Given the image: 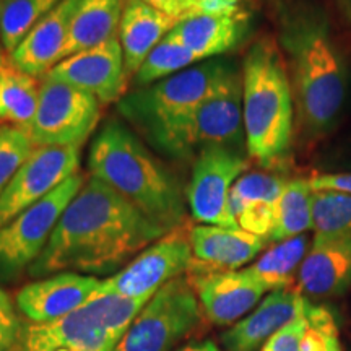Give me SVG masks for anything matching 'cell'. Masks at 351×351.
Returning <instances> with one entry per match:
<instances>
[{"label": "cell", "mask_w": 351, "mask_h": 351, "mask_svg": "<svg viewBox=\"0 0 351 351\" xmlns=\"http://www.w3.org/2000/svg\"><path fill=\"white\" fill-rule=\"evenodd\" d=\"M241 2H243V0H195L194 13H192V16L238 15V13H243Z\"/></svg>", "instance_id": "35"}, {"label": "cell", "mask_w": 351, "mask_h": 351, "mask_svg": "<svg viewBox=\"0 0 351 351\" xmlns=\"http://www.w3.org/2000/svg\"><path fill=\"white\" fill-rule=\"evenodd\" d=\"M313 228V189L309 179L288 181L275 204V226L270 241L296 238Z\"/></svg>", "instance_id": "26"}, {"label": "cell", "mask_w": 351, "mask_h": 351, "mask_svg": "<svg viewBox=\"0 0 351 351\" xmlns=\"http://www.w3.org/2000/svg\"><path fill=\"white\" fill-rule=\"evenodd\" d=\"M176 25L178 21L148 5L145 0H127L117 29L127 77L138 72L148 54Z\"/></svg>", "instance_id": "21"}, {"label": "cell", "mask_w": 351, "mask_h": 351, "mask_svg": "<svg viewBox=\"0 0 351 351\" xmlns=\"http://www.w3.org/2000/svg\"><path fill=\"white\" fill-rule=\"evenodd\" d=\"M313 228L315 232L351 231V195L313 191Z\"/></svg>", "instance_id": "29"}, {"label": "cell", "mask_w": 351, "mask_h": 351, "mask_svg": "<svg viewBox=\"0 0 351 351\" xmlns=\"http://www.w3.org/2000/svg\"><path fill=\"white\" fill-rule=\"evenodd\" d=\"M306 298L298 289H276L257 306L256 311L223 333L228 351H257L283 326L304 313Z\"/></svg>", "instance_id": "20"}, {"label": "cell", "mask_w": 351, "mask_h": 351, "mask_svg": "<svg viewBox=\"0 0 351 351\" xmlns=\"http://www.w3.org/2000/svg\"><path fill=\"white\" fill-rule=\"evenodd\" d=\"M287 182L288 181L278 178V176L261 173V171L243 174L234 182L230 192V207L231 205L249 204V202L276 204Z\"/></svg>", "instance_id": "31"}, {"label": "cell", "mask_w": 351, "mask_h": 351, "mask_svg": "<svg viewBox=\"0 0 351 351\" xmlns=\"http://www.w3.org/2000/svg\"><path fill=\"white\" fill-rule=\"evenodd\" d=\"M245 150L263 168L282 161L295 125V96L282 52L274 39L249 47L243 65Z\"/></svg>", "instance_id": "4"}, {"label": "cell", "mask_w": 351, "mask_h": 351, "mask_svg": "<svg viewBox=\"0 0 351 351\" xmlns=\"http://www.w3.org/2000/svg\"><path fill=\"white\" fill-rule=\"evenodd\" d=\"M103 280L62 271L26 285L16 293L19 311L34 324H47L85 306L99 295Z\"/></svg>", "instance_id": "15"}, {"label": "cell", "mask_w": 351, "mask_h": 351, "mask_svg": "<svg viewBox=\"0 0 351 351\" xmlns=\"http://www.w3.org/2000/svg\"><path fill=\"white\" fill-rule=\"evenodd\" d=\"M205 147L245 148L243 73L232 64L191 116L155 143L158 152L174 160H187Z\"/></svg>", "instance_id": "7"}, {"label": "cell", "mask_w": 351, "mask_h": 351, "mask_svg": "<svg viewBox=\"0 0 351 351\" xmlns=\"http://www.w3.org/2000/svg\"><path fill=\"white\" fill-rule=\"evenodd\" d=\"M335 10L339 13V19L341 23L351 26V0H333Z\"/></svg>", "instance_id": "37"}, {"label": "cell", "mask_w": 351, "mask_h": 351, "mask_svg": "<svg viewBox=\"0 0 351 351\" xmlns=\"http://www.w3.org/2000/svg\"><path fill=\"white\" fill-rule=\"evenodd\" d=\"M21 322L13 309H0V351H8L19 343Z\"/></svg>", "instance_id": "34"}, {"label": "cell", "mask_w": 351, "mask_h": 351, "mask_svg": "<svg viewBox=\"0 0 351 351\" xmlns=\"http://www.w3.org/2000/svg\"><path fill=\"white\" fill-rule=\"evenodd\" d=\"M314 192H339L351 195V171L345 173H322L309 179Z\"/></svg>", "instance_id": "33"}, {"label": "cell", "mask_w": 351, "mask_h": 351, "mask_svg": "<svg viewBox=\"0 0 351 351\" xmlns=\"http://www.w3.org/2000/svg\"><path fill=\"white\" fill-rule=\"evenodd\" d=\"M5 62H7L5 56H3V54H0V67H2V65H3V64H5Z\"/></svg>", "instance_id": "43"}, {"label": "cell", "mask_w": 351, "mask_h": 351, "mask_svg": "<svg viewBox=\"0 0 351 351\" xmlns=\"http://www.w3.org/2000/svg\"><path fill=\"white\" fill-rule=\"evenodd\" d=\"M127 0H78L62 60L117 36Z\"/></svg>", "instance_id": "23"}, {"label": "cell", "mask_w": 351, "mask_h": 351, "mask_svg": "<svg viewBox=\"0 0 351 351\" xmlns=\"http://www.w3.org/2000/svg\"><path fill=\"white\" fill-rule=\"evenodd\" d=\"M8 351H26V350H25V346L21 345V341L19 340V343H16L15 346H13L12 350H8Z\"/></svg>", "instance_id": "41"}, {"label": "cell", "mask_w": 351, "mask_h": 351, "mask_svg": "<svg viewBox=\"0 0 351 351\" xmlns=\"http://www.w3.org/2000/svg\"><path fill=\"white\" fill-rule=\"evenodd\" d=\"M77 5L78 0H62L26 34L8 56V62L33 77L46 75L62 60Z\"/></svg>", "instance_id": "19"}, {"label": "cell", "mask_w": 351, "mask_h": 351, "mask_svg": "<svg viewBox=\"0 0 351 351\" xmlns=\"http://www.w3.org/2000/svg\"><path fill=\"white\" fill-rule=\"evenodd\" d=\"M199 57L189 47L182 46L181 43L166 36L158 46L148 54L142 67L134 75V82L138 88L153 85V83L165 80L171 75L182 72L199 62Z\"/></svg>", "instance_id": "28"}, {"label": "cell", "mask_w": 351, "mask_h": 351, "mask_svg": "<svg viewBox=\"0 0 351 351\" xmlns=\"http://www.w3.org/2000/svg\"><path fill=\"white\" fill-rule=\"evenodd\" d=\"M247 163L243 152L225 147H205L197 153L186 189L189 210L197 223L239 228L230 210V192Z\"/></svg>", "instance_id": "12"}, {"label": "cell", "mask_w": 351, "mask_h": 351, "mask_svg": "<svg viewBox=\"0 0 351 351\" xmlns=\"http://www.w3.org/2000/svg\"><path fill=\"white\" fill-rule=\"evenodd\" d=\"M307 328L306 315L302 313L283 326L278 332H275L265 343L262 345L261 351H301V341Z\"/></svg>", "instance_id": "32"}, {"label": "cell", "mask_w": 351, "mask_h": 351, "mask_svg": "<svg viewBox=\"0 0 351 351\" xmlns=\"http://www.w3.org/2000/svg\"><path fill=\"white\" fill-rule=\"evenodd\" d=\"M230 67L228 60L208 59L122 96L117 109L155 147L166 132L191 116Z\"/></svg>", "instance_id": "6"}, {"label": "cell", "mask_w": 351, "mask_h": 351, "mask_svg": "<svg viewBox=\"0 0 351 351\" xmlns=\"http://www.w3.org/2000/svg\"><path fill=\"white\" fill-rule=\"evenodd\" d=\"M152 296L98 295L85 306L47 324L26 327L20 341L26 351H116Z\"/></svg>", "instance_id": "5"}, {"label": "cell", "mask_w": 351, "mask_h": 351, "mask_svg": "<svg viewBox=\"0 0 351 351\" xmlns=\"http://www.w3.org/2000/svg\"><path fill=\"white\" fill-rule=\"evenodd\" d=\"M56 351H70V350H65V348H62V350H56Z\"/></svg>", "instance_id": "45"}, {"label": "cell", "mask_w": 351, "mask_h": 351, "mask_svg": "<svg viewBox=\"0 0 351 351\" xmlns=\"http://www.w3.org/2000/svg\"><path fill=\"white\" fill-rule=\"evenodd\" d=\"M200 307L217 326H230L256 307L267 289L247 269L189 275Z\"/></svg>", "instance_id": "16"}, {"label": "cell", "mask_w": 351, "mask_h": 351, "mask_svg": "<svg viewBox=\"0 0 351 351\" xmlns=\"http://www.w3.org/2000/svg\"><path fill=\"white\" fill-rule=\"evenodd\" d=\"M62 0H3L0 41L8 56L32 29Z\"/></svg>", "instance_id": "27"}, {"label": "cell", "mask_w": 351, "mask_h": 351, "mask_svg": "<svg viewBox=\"0 0 351 351\" xmlns=\"http://www.w3.org/2000/svg\"><path fill=\"white\" fill-rule=\"evenodd\" d=\"M179 351H221L213 340H202V341H191L186 346H182Z\"/></svg>", "instance_id": "38"}, {"label": "cell", "mask_w": 351, "mask_h": 351, "mask_svg": "<svg viewBox=\"0 0 351 351\" xmlns=\"http://www.w3.org/2000/svg\"><path fill=\"white\" fill-rule=\"evenodd\" d=\"M43 78L62 82L95 96L101 104L121 99L125 91V64L119 38L60 60Z\"/></svg>", "instance_id": "14"}, {"label": "cell", "mask_w": 351, "mask_h": 351, "mask_svg": "<svg viewBox=\"0 0 351 351\" xmlns=\"http://www.w3.org/2000/svg\"><path fill=\"white\" fill-rule=\"evenodd\" d=\"M340 166H341V168H346V169L351 171V155L348 158H345V160L341 161Z\"/></svg>", "instance_id": "40"}, {"label": "cell", "mask_w": 351, "mask_h": 351, "mask_svg": "<svg viewBox=\"0 0 351 351\" xmlns=\"http://www.w3.org/2000/svg\"><path fill=\"white\" fill-rule=\"evenodd\" d=\"M307 244L309 239L306 234L282 241L270 247L247 270L265 287L267 291L291 288L296 270L306 257Z\"/></svg>", "instance_id": "25"}, {"label": "cell", "mask_w": 351, "mask_h": 351, "mask_svg": "<svg viewBox=\"0 0 351 351\" xmlns=\"http://www.w3.org/2000/svg\"><path fill=\"white\" fill-rule=\"evenodd\" d=\"M86 179V174L80 171L0 228V280L7 282L16 278L36 262L65 208L80 192Z\"/></svg>", "instance_id": "9"}, {"label": "cell", "mask_w": 351, "mask_h": 351, "mask_svg": "<svg viewBox=\"0 0 351 351\" xmlns=\"http://www.w3.org/2000/svg\"><path fill=\"white\" fill-rule=\"evenodd\" d=\"M332 351H341V348H340V343H339V345H335V346H333V348H332Z\"/></svg>", "instance_id": "44"}, {"label": "cell", "mask_w": 351, "mask_h": 351, "mask_svg": "<svg viewBox=\"0 0 351 351\" xmlns=\"http://www.w3.org/2000/svg\"><path fill=\"white\" fill-rule=\"evenodd\" d=\"M82 147H34L0 197V228L80 173Z\"/></svg>", "instance_id": "13"}, {"label": "cell", "mask_w": 351, "mask_h": 351, "mask_svg": "<svg viewBox=\"0 0 351 351\" xmlns=\"http://www.w3.org/2000/svg\"><path fill=\"white\" fill-rule=\"evenodd\" d=\"M247 15L238 13L230 16L199 15L179 21L169 36L191 49L200 60L217 59L234 49L244 38Z\"/></svg>", "instance_id": "22"}, {"label": "cell", "mask_w": 351, "mask_h": 351, "mask_svg": "<svg viewBox=\"0 0 351 351\" xmlns=\"http://www.w3.org/2000/svg\"><path fill=\"white\" fill-rule=\"evenodd\" d=\"M166 232L114 189L88 176L28 271L33 278L62 271L111 274Z\"/></svg>", "instance_id": "1"}, {"label": "cell", "mask_w": 351, "mask_h": 351, "mask_svg": "<svg viewBox=\"0 0 351 351\" xmlns=\"http://www.w3.org/2000/svg\"><path fill=\"white\" fill-rule=\"evenodd\" d=\"M282 46L291 60V86L300 124L307 138L335 129L350 99V72L326 12L301 5L283 20Z\"/></svg>", "instance_id": "2"}, {"label": "cell", "mask_w": 351, "mask_h": 351, "mask_svg": "<svg viewBox=\"0 0 351 351\" xmlns=\"http://www.w3.org/2000/svg\"><path fill=\"white\" fill-rule=\"evenodd\" d=\"M191 263V226L186 223L143 249L116 275L103 280L99 295L153 296L163 285L187 274Z\"/></svg>", "instance_id": "11"}, {"label": "cell", "mask_w": 351, "mask_h": 351, "mask_svg": "<svg viewBox=\"0 0 351 351\" xmlns=\"http://www.w3.org/2000/svg\"><path fill=\"white\" fill-rule=\"evenodd\" d=\"M202 307L189 276L163 285L134 319L116 351H171L200 326Z\"/></svg>", "instance_id": "8"}, {"label": "cell", "mask_w": 351, "mask_h": 351, "mask_svg": "<svg viewBox=\"0 0 351 351\" xmlns=\"http://www.w3.org/2000/svg\"><path fill=\"white\" fill-rule=\"evenodd\" d=\"M33 143L23 130L0 125V197L15 178L26 158L32 155Z\"/></svg>", "instance_id": "30"}, {"label": "cell", "mask_w": 351, "mask_h": 351, "mask_svg": "<svg viewBox=\"0 0 351 351\" xmlns=\"http://www.w3.org/2000/svg\"><path fill=\"white\" fill-rule=\"evenodd\" d=\"M145 2L179 23V21L191 19L194 13L195 0H145Z\"/></svg>", "instance_id": "36"}, {"label": "cell", "mask_w": 351, "mask_h": 351, "mask_svg": "<svg viewBox=\"0 0 351 351\" xmlns=\"http://www.w3.org/2000/svg\"><path fill=\"white\" fill-rule=\"evenodd\" d=\"M265 239L241 230L213 225L191 228L192 263L189 275L230 271L256 258L265 247Z\"/></svg>", "instance_id": "18"}, {"label": "cell", "mask_w": 351, "mask_h": 351, "mask_svg": "<svg viewBox=\"0 0 351 351\" xmlns=\"http://www.w3.org/2000/svg\"><path fill=\"white\" fill-rule=\"evenodd\" d=\"M101 116L95 96L62 82L43 78L36 116L29 132L33 147H82Z\"/></svg>", "instance_id": "10"}, {"label": "cell", "mask_w": 351, "mask_h": 351, "mask_svg": "<svg viewBox=\"0 0 351 351\" xmlns=\"http://www.w3.org/2000/svg\"><path fill=\"white\" fill-rule=\"evenodd\" d=\"M36 77L5 62L0 67V122L23 130L29 137L39 103Z\"/></svg>", "instance_id": "24"}, {"label": "cell", "mask_w": 351, "mask_h": 351, "mask_svg": "<svg viewBox=\"0 0 351 351\" xmlns=\"http://www.w3.org/2000/svg\"><path fill=\"white\" fill-rule=\"evenodd\" d=\"M0 309H5V311L13 309L10 298H8V295L5 291H3L2 288H0Z\"/></svg>", "instance_id": "39"}, {"label": "cell", "mask_w": 351, "mask_h": 351, "mask_svg": "<svg viewBox=\"0 0 351 351\" xmlns=\"http://www.w3.org/2000/svg\"><path fill=\"white\" fill-rule=\"evenodd\" d=\"M2 7H3V0H0V16H2ZM0 54H3V49H2V41H0Z\"/></svg>", "instance_id": "42"}, {"label": "cell", "mask_w": 351, "mask_h": 351, "mask_svg": "<svg viewBox=\"0 0 351 351\" xmlns=\"http://www.w3.org/2000/svg\"><path fill=\"white\" fill-rule=\"evenodd\" d=\"M298 287L313 298L339 296L351 287V231L315 232L298 270Z\"/></svg>", "instance_id": "17"}, {"label": "cell", "mask_w": 351, "mask_h": 351, "mask_svg": "<svg viewBox=\"0 0 351 351\" xmlns=\"http://www.w3.org/2000/svg\"><path fill=\"white\" fill-rule=\"evenodd\" d=\"M88 173L168 231L187 223L178 178L121 121H108L96 134L88 152Z\"/></svg>", "instance_id": "3"}]
</instances>
